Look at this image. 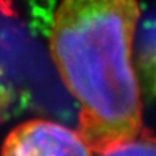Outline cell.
<instances>
[{
    "label": "cell",
    "mask_w": 156,
    "mask_h": 156,
    "mask_svg": "<svg viewBox=\"0 0 156 156\" xmlns=\"http://www.w3.org/2000/svg\"><path fill=\"white\" fill-rule=\"evenodd\" d=\"M14 101V92L10 87L0 83V118L9 109L10 105Z\"/></svg>",
    "instance_id": "5"
},
{
    "label": "cell",
    "mask_w": 156,
    "mask_h": 156,
    "mask_svg": "<svg viewBox=\"0 0 156 156\" xmlns=\"http://www.w3.org/2000/svg\"><path fill=\"white\" fill-rule=\"evenodd\" d=\"M8 156L91 155L76 129L58 122L34 118L15 127L0 149Z\"/></svg>",
    "instance_id": "2"
},
{
    "label": "cell",
    "mask_w": 156,
    "mask_h": 156,
    "mask_svg": "<svg viewBox=\"0 0 156 156\" xmlns=\"http://www.w3.org/2000/svg\"><path fill=\"white\" fill-rule=\"evenodd\" d=\"M108 155H155V139L145 129L139 136L109 151Z\"/></svg>",
    "instance_id": "4"
},
{
    "label": "cell",
    "mask_w": 156,
    "mask_h": 156,
    "mask_svg": "<svg viewBox=\"0 0 156 156\" xmlns=\"http://www.w3.org/2000/svg\"><path fill=\"white\" fill-rule=\"evenodd\" d=\"M0 11L4 12V14H10L9 0H0Z\"/></svg>",
    "instance_id": "6"
},
{
    "label": "cell",
    "mask_w": 156,
    "mask_h": 156,
    "mask_svg": "<svg viewBox=\"0 0 156 156\" xmlns=\"http://www.w3.org/2000/svg\"><path fill=\"white\" fill-rule=\"evenodd\" d=\"M138 0H60L49 54L79 106L77 128L91 155H108L143 132V96L134 68Z\"/></svg>",
    "instance_id": "1"
},
{
    "label": "cell",
    "mask_w": 156,
    "mask_h": 156,
    "mask_svg": "<svg viewBox=\"0 0 156 156\" xmlns=\"http://www.w3.org/2000/svg\"><path fill=\"white\" fill-rule=\"evenodd\" d=\"M134 48V68L143 98L154 97L155 86V21L152 17L140 23L136 30Z\"/></svg>",
    "instance_id": "3"
}]
</instances>
